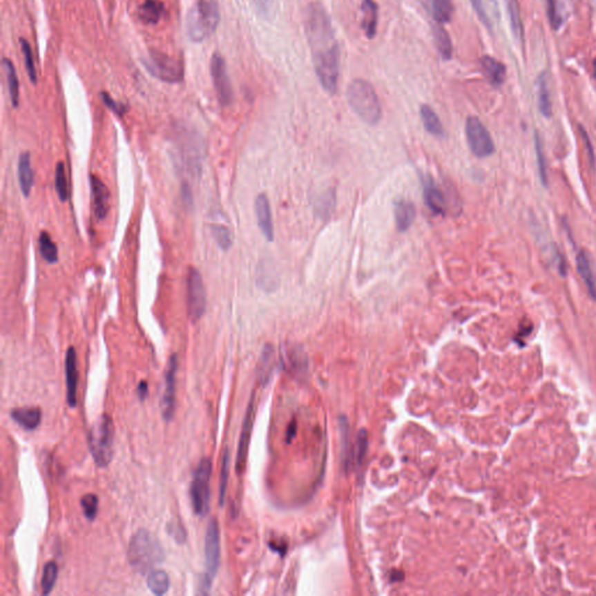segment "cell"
<instances>
[{
	"label": "cell",
	"mask_w": 596,
	"mask_h": 596,
	"mask_svg": "<svg viewBox=\"0 0 596 596\" xmlns=\"http://www.w3.org/2000/svg\"><path fill=\"white\" fill-rule=\"evenodd\" d=\"M146 69L161 81L167 83H178L184 77V68L181 61L167 54L152 50L144 59Z\"/></svg>",
	"instance_id": "ba28073f"
},
{
	"label": "cell",
	"mask_w": 596,
	"mask_h": 596,
	"mask_svg": "<svg viewBox=\"0 0 596 596\" xmlns=\"http://www.w3.org/2000/svg\"><path fill=\"white\" fill-rule=\"evenodd\" d=\"M305 33L320 84L327 93L337 91L340 52L330 17L322 5L312 3L305 11Z\"/></svg>",
	"instance_id": "6da1fadb"
},
{
	"label": "cell",
	"mask_w": 596,
	"mask_h": 596,
	"mask_svg": "<svg viewBox=\"0 0 596 596\" xmlns=\"http://www.w3.org/2000/svg\"><path fill=\"white\" fill-rule=\"evenodd\" d=\"M66 385L68 404L75 407L77 403L78 368L77 353L74 347L68 348L66 354Z\"/></svg>",
	"instance_id": "2e32d148"
},
{
	"label": "cell",
	"mask_w": 596,
	"mask_h": 596,
	"mask_svg": "<svg viewBox=\"0 0 596 596\" xmlns=\"http://www.w3.org/2000/svg\"><path fill=\"white\" fill-rule=\"evenodd\" d=\"M81 509L89 521L96 519L98 512V497L95 494H86L81 499Z\"/></svg>",
	"instance_id": "74e56055"
},
{
	"label": "cell",
	"mask_w": 596,
	"mask_h": 596,
	"mask_svg": "<svg viewBox=\"0 0 596 596\" xmlns=\"http://www.w3.org/2000/svg\"><path fill=\"white\" fill-rule=\"evenodd\" d=\"M39 249H40L41 256L47 262H57L59 251H57L56 244L52 242L48 232H41L40 237H39Z\"/></svg>",
	"instance_id": "4dcf8cb0"
},
{
	"label": "cell",
	"mask_w": 596,
	"mask_h": 596,
	"mask_svg": "<svg viewBox=\"0 0 596 596\" xmlns=\"http://www.w3.org/2000/svg\"><path fill=\"white\" fill-rule=\"evenodd\" d=\"M55 189L59 200L67 202L69 198V188H68L67 175L64 162H59L55 168Z\"/></svg>",
	"instance_id": "d6a6232c"
},
{
	"label": "cell",
	"mask_w": 596,
	"mask_h": 596,
	"mask_svg": "<svg viewBox=\"0 0 596 596\" xmlns=\"http://www.w3.org/2000/svg\"><path fill=\"white\" fill-rule=\"evenodd\" d=\"M271 363H273V348L271 346H266L261 358V365H260V378L263 383H267L271 376Z\"/></svg>",
	"instance_id": "f35d334b"
},
{
	"label": "cell",
	"mask_w": 596,
	"mask_h": 596,
	"mask_svg": "<svg viewBox=\"0 0 596 596\" xmlns=\"http://www.w3.org/2000/svg\"><path fill=\"white\" fill-rule=\"evenodd\" d=\"M18 178L23 196L28 197L33 186L34 173L30 153H23L18 161Z\"/></svg>",
	"instance_id": "7402d4cb"
},
{
	"label": "cell",
	"mask_w": 596,
	"mask_h": 596,
	"mask_svg": "<svg viewBox=\"0 0 596 596\" xmlns=\"http://www.w3.org/2000/svg\"><path fill=\"white\" fill-rule=\"evenodd\" d=\"M5 71H6V77H8V90H10V96H11L12 104L15 108H17L19 104V81L15 74V69L13 67V64L8 59H4Z\"/></svg>",
	"instance_id": "1f68e13d"
},
{
	"label": "cell",
	"mask_w": 596,
	"mask_h": 596,
	"mask_svg": "<svg viewBox=\"0 0 596 596\" xmlns=\"http://www.w3.org/2000/svg\"><path fill=\"white\" fill-rule=\"evenodd\" d=\"M178 360L176 354H173L168 361L166 378H164V390H163L161 411L163 419L171 421L175 414L176 404V373H177Z\"/></svg>",
	"instance_id": "7c38bea8"
},
{
	"label": "cell",
	"mask_w": 596,
	"mask_h": 596,
	"mask_svg": "<svg viewBox=\"0 0 596 596\" xmlns=\"http://www.w3.org/2000/svg\"><path fill=\"white\" fill-rule=\"evenodd\" d=\"M186 291L188 314L193 322H197L203 317L206 309V293L202 275L193 267H190L186 275Z\"/></svg>",
	"instance_id": "30bf717a"
},
{
	"label": "cell",
	"mask_w": 596,
	"mask_h": 596,
	"mask_svg": "<svg viewBox=\"0 0 596 596\" xmlns=\"http://www.w3.org/2000/svg\"><path fill=\"white\" fill-rule=\"evenodd\" d=\"M260 15L267 17L271 11V0H253Z\"/></svg>",
	"instance_id": "c3c4849f"
},
{
	"label": "cell",
	"mask_w": 596,
	"mask_h": 596,
	"mask_svg": "<svg viewBox=\"0 0 596 596\" xmlns=\"http://www.w3.org/2000/svg\"><path fill=\"white\" fill-rule=\"evenodd\" d=\"M212 463L209 458H204L198 463L193 483L190 489L193 511L198 516L208 514L210 507V478H211Z\"/></svg>",
	"instance_id": "52a82bcc"
},
{
	"label": "cell",
	"mask_w": 596,
	"mask_h": 596,
	"mask_svg": "<svg viewBox=\"0 0 596 596\" xmlns=\"http://www.w3.org/2000/svg\"><path fill=\"white\" fill-rule=\"evenodd\" d=\"M20 42H21V48H23V59H25V66H26L27 73H28L30 81L35 83V81H37V70H35V67H34L33 52H32V49H30V45H28V42H27V41L21 39Z\"/></svg>",
	"instance_id": "b9f144b4"
},
{
	"label": "cell",
	"mask_w": 596,
	"mask_h": 596,
	"mask_svg": "<svg viewBox=\"0 0 596 596\" xmlns=\"http://www.w3.org/2000/svg\"><path fill=\"white\" fill-rule=\"evenodd\" d=\"M166 559L159 539L147 530H139L130 541L128 560L131 566L141 574L152 572Z\"/></svg>",
	"instance_id": "7a4b0ae2"
},
{
	"label": "cell",
	"mask_w": 596,
	"mask_h": 596,
	"mask_svg": "<svg viewBox=\"0 0 596 596\" xmlns=\"http://www.w3.org/2000/svg\"><path fill=\"white\" fill-rule=\"evenodd\" d=\"M57 565L54 561H49L46 564L42 573V579H41V587H42V594L48 595L49 593L52 592L54 586H55L56 579H57Z\"/></svg>",
	"instance_id": "e575fe53"
},
{
	"label": "cell",
	"mask_w": 596,
	"mask_h": 596,
	"mask_svg": "<svg viewBox=\"0 0 596 596\" xmlns=\"http://www.w3.org/2000/svg\"><path fill=\"white\" fill-rule=\"evenodd\" d=\"M593 74H594V77L596 79V59H594V62H593Z\"/></svg>",
	"instance_id": "f5cc1de1"
},
{
	"label": "cell",
	"mask_w": 596,
	"mask_h": 596,
	"mask_svg": "<svg viewBox=\"0 0 596 596\" xmlns=\"http://www.w3.org/2000/svg\"><path fill=\"white\" fill-rule=\"evenodd\" d=\"M220 563V532L218 522L211 519L205 535V573L200 584V594H209Z\"/></svg>",
	"instance_id": "8992f818"
},
{
	"label": "cell",
	"mask_w": 596,
	"mask_h": 596,
	"mask_svg": "<svg viewBox=\"0 0 596 596\" xmlns=\"http://www.w3.org/2000/svg\"><path fill=\"white\" fill-rule=\"evenodd\" d=\"M269 546H271V548H273V550H274V551L280 552V553H281V555H283V553H285V548H287V545H285V544L278 545V543H276V541H275V543H271V544H269Z\"/></svg>",
	"instance_id": "816d5d0a"
},
{
	"label": "cell",
	"mask_w": 596,
	"mask_h": 596,
	"mask_svg": "<svg viewBox=\"0 0 596 596\" xmlns=\"http://www.w3.org/2000/svg\"><path fill=\"white\" fill-rule=\"evenodd\" d=\"M211 74L219 103L227 106L233 100V90L226 69L225 59L219 54H213L211 59Z\"/></svg>",
	"instance_id": "8fae6325"
},
{
	"label": "cell",
	"mask_w": 596,
	"mask_h": 596,
	"mask_svg": "<svg viewBox=\"0 0 596 596\" xmlns=\"http://www.w3.org/2000/svg\"><path fill=\"white\" fill-rule=\"evenodd\" d=\"M11 417L21 427L32 431L40 425L42 414L39 407H19L12 411Z\"/></svg>",
	"instance_id": "603a6c76"
},
{
	"label": "cell",
	"mask_w": 596,
	"mask_h": 596,
	"mask_svg": "<svg viewBox=\"0 0 596 596\" xmlns=\"http://www.w3.org/2000/svg\"><path fill=\"white\" fill-rule=\"evenodd\" d=\"M535 149H536V157H537L538 171L539 177L545 186H548V174H546V163H545L544 152L541 146V137L536 133L535 135Z\"/></svg>",
	"instance_id": "8d00e7d4"
},
{
	"label": "cell",
	"mask_w": 596,
	"mask_h": 596,
	"mask_svg": "<svg viewBox=\"0 0 596 596\" xmlns=\"http://www.w3.org/2000/svg\"><path fill=\"white\" fill-rule=\"evenodd\" d=\"M211 230L212 234H213V237H215V242L218 244L219 247H220L222 251H229V249H231L232 244H233L232 232H231L226 226L218 225V224L212 225Z\"/></svg>",
	"instance_id": "d590c367"
},
{
	"label": "cell",
	"mask_w": 596,
	"mask_h": 596,
	"mask_svg": "<svg viewBox=\"0 0 596 596\" xmlns=\"http://www.w3.org/2000/svg\"><path fill=\"white\" fill-rule=\"evenodd\" d=\"M424 8L436 23L444 25L451 21L453 15L452 0H422Z\"/></svg>",
	"instance_id": "d6986e66"
},
{
	"label": "cell",
	"mask_w": 596,
	"mask_h": 596,
	"mask_svg": "<svg viewBox=\"0 0 596 596\" xmlns=\"http://www.w3.org/2000/svg\"><path fill=\"white\" fill-rule=\"evenodd\" d=\"M579 131H580V134H581L582 139H584V142H585L586 148L588 151V156L589 161H590V166L594 167V164H595V156H594V152H593L592 144H590V140H589L588 134L584 130V127L579 126Z\"/></svg>",
	"instance_id": "7dc6e473"
},
{
	"label": "cell",
	"mask_w": 596,
	"mask_h": 596,
	"mask_svg": "<svg viewBox=\"0 0 596 596\" xmlns=\"http://www.w3.org/2000/svg\"><path fill=\"white\" fill-rule=\"evenodd\" d=\"M361 12H363V32L368 39H373L378 32V8L374 0H363L361 3Z\"/></svg>",
	"instance_id": "ffe728a7"
},
{
	"label": "cell",
	"mask_w": 596,
	"mask_h": 596,
	"mask_svg": "<svg viewBox=\"0 0 596 596\" xmlns=\"http://www.w3.org/2000/svg\"><path fill=\"white\" fill-rule=\"evenodd\" d=\"M537 98L538 108L541 111V115H544L545 118H550L552 115V103L551 97H550V90L548 86V76L545 73L539 75L537 78Z\"/></svg>",
	"instance_id": "484cf974"
},
{
	"label": "cell",
	"mask_w": 596,
	"mask_h": 596,
	"mask_svg": "<svg viewBox=\"0 0 596 596\" xmlns=\"http://www.w3.org/2000/svg\"><path fill=\"white\" fill-rule=\"evenodd\" d=\"M230 473V451L225 448L222 453V470H220V483H219V504L224 506L225 503L226 489H227V480Z\"/></svg>",
	"instance_id": "836d02e7"
},
{
	"label": "cell",
	"mask_w": 596,
	"mask_h": 596,
	"mask_svg": "<svg viewBox=\"0 0 596 596\" xmlns=\"http://www.w3.org/2000/svg\"><path fill=\"white\" fill-rule=\"evenodd\" d=\"M115 427L111 417L103 415L90 430L89 448L98 467H106L111 463L113 454Z\"/></svg>",
	"instance_id": "5b68a950"
},
{
	"label": "cell",
	"mask_w": 596,
	"mask_h": 596,
	"mask_svg": "<svg viewBox=\"0 0 596 596\" xmlns=\"http://www.w3.org/2000/svg\"><path fill=\"white\" fill-rule=\"evenodd\" d=\"M548 23L553 30H559L561 26V15H560L559 3L558 0H546Z\"/></svg>",
	"instance_id": "60d3db41"
},
{
	"label": "cell",
	"mask_w": 596,
	"mask_h": 596,
	"mask_svg": "<svg viewBox=\"0 0 596 596\" xmlns=\"http://www.w3.org/2000/svg\"><path fill=\"white\" fill-rule=\"evenodd\" d=\"M256 215L263 237L268 241L274 240V222L271 215V204L266 193H260L259 196L256 197Z\"/></svg>",
	"instance_id": "e0dca14e"
},
{
	"label": "cell",
	"mask_w": 596,
	"mask_h": 596,
	"mask_svg": "<svg viewBox=\"0 0 596 596\" xmlns=\"http://www.w3.org/2000/svg\"><path fill=\"white\" fill-rule=\"evenodd\" d=\"M367 448H368V437H367L366 430H361L358 434L356 448L353 451V458L356 460L358 466L361 465L363 458L366 456Z\"/></svg>",
	"instance_id": "ab89813d"
},
{
	"label": "cell",
	"mask_w": 596,
	"mask_h": 596,
	"mask_svg": "<svg viewBox=\"0 0 596 596\" xmlns=\"http://www.w3.org/2000/svg\"><path fill=\"white\" fill-rule=\"evenodd\" d=\"M166 15V8L160 0H146L139 8V18L147 25H155Z\"/></svg>",
	"instance_id": "d4e9b609"
},
{
	"label": "cell",
	"mask_w": 596,
	"mask_h": 596,
	"mask_svg": "<svg viewBox=\"0 0 596 596\" xmlns=\"http://www.w3.org/2000/svg\"><path fill=\"white\" fill-rule=\"evenodd\" d=\"M507 4L508 15L510 21L511 30L517 40L523 39V23L521 19V10H519V1L517 0H506Z\"/></svg>",
	"instance_id": "f546056e"
},
{
	"label": "cell",
	"mask_w": 596,
	"mask_h": 596,
	"mask_svg": "<svg viewBox=\"0 0 596 596\" xmlns=\"http://www.w3.org/2000/svg\"><path fill=\"white\" fill-rule=\"evenodd\" d=\"M147 586L151 589V592L155 595H163L168 592L169 586H171V580L168 574L162 570H153L149 572L148 578H147Z\"/></svg>",
	"instance_id": "f1b7e54d"
},
{
	"label": "cell",
	"mask_w": 596,
	"mask_h": 596,
	"mask_svg": "<svg viewBox=\"0 0 596 596\" xmlns=\"http://www.w3.org/2000/svg\"><path fill=\"white\" fill-rule=\"evenodd\" d=\"M423 198L430 211L438 215L446 213V200L441 188L436 184L434 178L430 175L422 177Z\"/></svg>",
	"instance_id": "5bb4252c"
},
{
	"label": "cell",
	"mask_w": 596,
	"mask_h": 596,
	"mask_svg": "<svg viewBox=\"0 0 596 596\" xmlns=\"http://www.w3.org/2000/svg\"><path fill=\"white\" fill-rule=\"evenodd\" d=\"M167 532L177 541L178 544H183L186 539V529L183 528L181 523L173 521L167 526Z\"/></svg>",
	"instance_id": "7bdbcfd3"
},
{
	"label": "cell",
	"mask_w": 596,
	"mask_h": 596,
	"mask_svg": "<svg viewBox=\"0 0 596 596\" xmlns=\"http://www.w3.org/2000/svg\"><path fill=\"white\" fill-rule=\"evenodd\" d=\"M254 394L249 401L246 415H244V424L241 430L240 441L238 445L237 459H235V470L238 474L244 473L246 463H247V454H249V441L252 434L253 424H254V416H256V402H254Z\"/></svg>",
	"instance_id": "4fadbf2b"
},
{
	"label": "cell",
	"mask_w": 596,
	"mask_h": 596,
	"mask_svg": "<svg viewBox=\"0 0 596 596\" xmlns=\"http://www.w3.org/2000/svg\"><path fill=\"white\" fill-rule=\"evenodd\" d=\"M102 99L104 102V104L108 106L112 112H115V115H118L122 118V115H125L127 112V106L126 105L122 104V103H118V102H115L111 96H108V93H102Z\"/></svg>",
	"instance_id": "ee69618b"
},
{
	"label": "cell",
	"mask_w": 596,
	"mask_h": 596,
	"mask_svg": "<svg viewBox=\"0 0 596 596\" xmlns=\"http://www.w3.org/2000/svg\"><path fill=\"white\" fill-rule=\"evenodd\" d=\"M394 215L397 231L401 233L407 232L415 222V205L409 200H397L394 205Z\"/></svg>",
	"instance_id": "ac0fdd59"
},
{
	"label": "cell",
	"mask_w": 596,
	"mask_h": 596,
	"mask_svg": "<svg viewBox=\"0 0 596 596\" xmlns=\"http://www.w3.org/2000/svg\"><path fill=\"white\" fill-rule=\"evenodd\" d=\"M470 1L472 3V6L474 8V11L477 12V15H478L482 23H485L486 26L490 27L488 15L486 13L485 6L482 4V0H470Z\"/></svg>",
	"instance_id": "f6af8a7d"
},
{
	"label": "cell",
	"mask_w": 596,
	"mask_h": 596,
	"mask_svg": "<svg viewBox=\"0 0 596 596\" xmlns=\"http://www.w3.org/2000/svg\"><path fill=\"white\" fill-rule=\"evenodd\" d=\"M419 113H421L423 125L430 134H432L434 137H443L444 135V127H443L441 119L438 117L437 113L430 108L429 105H422Z\"/></svg>",
	"instance_id": "4316f807"
},
{
	"label": "cell",
	"mask_w": 596,
	"mask_h": 596,
	"mask_svg": "<svg viewBox=\"0 0 596 596\" xmlns=\"http://www.w3.org/2000/svg\"><path fill=\"white\" fill-rule=\"evenodd\" d=\"M432 33L434 37V44L437 47V50L441 54V59L448 61L452 59L453 55V46H452L451 39L448 37V32L444 30L443 25H434L432 27Z\"/></svg>",
	"instance_id": "83f0119b"
},
{
	"label": "cell",
	"mask_w": 596,
	"mask_h": 596,
	"mask_svg": "<svg viewBox=\"0 0 596 596\" xmlns=\"http://www.w3.org/2000/svg\"><path fill=\"white\" fill-rule=\"evenodd\" d=\"M295 434H296V422L293 421L288 430H287V441H291L295 437Z\"/></svg>",
	"instance_id": "f907efd6"
},
{
	"label": "cell",
	"mask_w": 596,
	"mask_h": 596,
	"mask_svg": "<svg viewBox=\"0 0 596 596\" xmlns=\"http://www.w3.org/2000/svg\"><path fill=\"white\" fill-rule=\"evenodd\" d=\"M465 132H466L467 144L470 152L473 153L477 157L480 159L488 157L495 152L492 135L480 119L477 117H470L467 119Z\"/></svg>",
	"instance_id": "9c48e42d"
},
{
	"label": "cell",
	"mask_w": 596,
	"mask_h": 596,
	"mask_svg": "<svg viewBox=\"0 0 596 596\" xmlns=\"http://www.w3.org/2000/svg\"><path fill=\"white\" fill-rule=\"evenodd\" d=\"M481 67L486 77L492 86L499 88L503 84L507 70L504 64H501L500 61H497L492 56H483L481 59Z\"/></svg>",
	"instance_id": "44dd1931"
},
{
	"label": "cell",
	"mask_w": 596,
	"mask_h": 596,
	"mask_svg": "<svg viewBox=\"0 0 596 596\" xmlns=\"http://www.w3.org/2000/svg\"><path fill=\"white\" fill-rule=\"evenodd\" d=\"M181 195L182 200H183V203L186 205V208L188 209V210H191V209L193 208V191H191V188H190L188 183H183V186H182L181 189Z\"/></svg>",
	"instance_id": "bcb514c9"
},
{
	"label": "cell",
	"mask_w": 596,
	"mask_h": 596,
	"mask_svg": "<svg viewBox=\"0 0 596 596\" xmlns=\"http://www.w3.org/2000/svg\"><path fill=\"white\" fill-rule=\"evenodd\" d=\"M90 186H91L95 217L98 220H104L108 211H110V208H111L110 191H108V186H105L104 183L95 175L90 176Z\"/></svg>",
	"instance_id": "9a60e30c"
},
{
	"label": "cell",
	"mask_w": 596,
	"mask_h": 596,
	"mask_svg": "<svg viewBox=\"0 0 596 596\" xmlns=\"http://www.w3.org/2000/svg\"><path fill=\"white\" fill-rule=\"evenodd\" d=\"M147 395H148V385L146 381H141L137 385V396L141 401H144Z\"/></svg>",
	"instance_id": "681fc988"
},
{
	"label": "cell",
	"mask_w": 596,
	"mask_h": 596,
	"mask_svg": "<svg viewBox=\"0 0 596 596\" xmlns=\"http://www.w3.org/2000/svg\"><path fill=\"white\" fill-rule=\"evenodd\" d=\"M220 21V12L215 0H198L186 18V34L193 42L211 37Z\"/></svg>",
	"instance_id": "277c9868"
},
{
	"label": "cell",
	"mask_w": 596,
	"mask_h": 596,
	"mask_svg": "<svg viewBox=\"0 0 596 596\" xmlns=\"http://www.w3.org/2000/svg\"><path fill=\"white\" fill-rule=\"evenodd\" d=\"M348 104L363 122L371 126L376 125L382 117L381 104L378 95L369 81L354 79L346 91Z\"/></svg>",
	"instance_id": "3957f363"
},
{
	"label": "cell",
	"mask_w": 596,
	"mask_h": 596,
	"mask_svg": "<svg viewBox=\"0 0 596 596\" xmlns=\"http://www.w3.org/2000/svg\"><path fill=\"white\" fill-rule=\"evenodd\" d=\"M577 269L588 290L589 296L596 300V281L593 274L592 265L585 251H580L577 256Z\"/></svg>",
	"instance_id": "cb8c5ba5"
}]
</instances>
